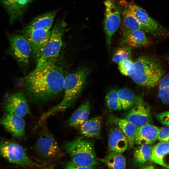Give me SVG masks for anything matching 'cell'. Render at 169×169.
I'll list each match as a JSON object with an SVG mask.
<instances>
[{"instance_id": "6da1fadb", "label": "cell", "mask_w": 169, "mask_h": 169, "mask_svg": "<svg viewBox=\"0 0 169 169\" xmlns=\"http://www.w3.org/2000/svg\"><path fill=\"white\" fill-rule=\"evenodd\" d=\"M55 62H49L36 66L23 80L30 100L44 104L59 95L63 91L65 76Z\"/></svg>"}, {"instance_id": "7a4b0ae2", "label": "cell", "mask_w": 169, "mask_h": 169, "mask_svg": "<svg viewBox=\"0 0 169 169\" xmlns=\"http://www.w3.org/2000/svg\"><path fill=\"white\" fill-rule=\"evenodd\" d=\"M88 73L86 68H81L65 76L63 88L64 94L62 100L42 115L39 120V125H42L51 115L64 112L72 105L83 88Z\"/></svg>"}, {"instance_id": "3957f363", "label": "cell", "mask_w": 169, "mask_h": 169, "mask_svg": "<svg viewBox=\"0 0 169 169\" xmlns=\"http://www.w3.org/2000/svg\"><path fill=\"white\" fill-rule=\"evenodd\" d=\"M134 63L135 71L131 76L134 82L148 88L154 87L159 84L163 76V70L157 60L150 56H142Z\"/></svg>"}, {"instance_id": "277c9868", "label": "cell", "mask_w": 169, "mask_h": 169, "mask_svg": "<svg viewBox=\"0 0 169 169\" xmlns=\"http://www.w3.org/2000/svg\"><path fill=\"white\" fill-rule=\"evenodd\" d=\"M64 146L70 156L71 161L74 163L88 167L99 165L94 145L91 141L78 137L67 141Z\"/></svg>"}, {"instance_id": "5b68a950", "label": "cell", "mask_w": 169, "mask_h": 169, "mask_svg": "<svg viewBox=\"0 0 169 169\" xmlns=\"http://www.w3.org/2000/svg\"><path fill=\"white\" fill-rule=\"evenodd\" d=\"M66 28L64 20L56 23L51 30L50 36L40 58L37 60L36 66L49 62H55L63 45V37Z\"/></svg>"}, {"instance_id": "8992f818", "label": "cell", "mask_w": 169, "mask_h": 169, "mask_svg": "<svg viewBox=\"0 0 169 169\" xmlns=\"http://www.w3.org/2000/svg\"><path fill=\"white\" fill-rule=\"evenodd\" d=\"M0 155L9 162L21 166H41L27 155L21 145L9 140L0 139Z\"/></svg>"}, {"instance_id": "52a82bcc", "label": "cell", "mask_w": 169, "mask_h": 169, "mask_svg": "<svg viewBox=\"0 0 169 169\" xmlns=\"http://www.w3.org/2000/svg\"><path fill=\"white\" fill-rule=\"evenodd\" d=\"M9 45L8 54L12 56L21 67L28 66L29 58L32 54L30 44L23 35L8 34Z\"/></svg>"}, {"instance_id": "ba28073f", "label": "cell", "mask_w": 169, "mask_h": 169, "mask_svg": "<svg viewBox=\"0 0 169 169\" xmlns=\"http://www.w3.org/2000/svg\"><path fill=\"white\" fill-rule=\"evenodd\" d=\"M35 149L39 156L49 160L56 159L62 155L57 141L46 127L42 130L35 143Z\"/></svg>"}, {"instance_id": "9c48e42d", "label": "cell", "mask_w": 169, "mask_h": 169, "mask_svg": "<svg viewBox=\"0 0 169 169\" xmlns=\"http://www.w3.org/2000/svg\"><path fill=\"white\" fill-rule=\"evenodd\" d=\"M128 8L145 32L156 36L167 34V29L151 18L142 8L134 3L129 4Z\"/></svg>"}, {"instance_id": "30bf717a", "label": "cell", "mask_w": 169, "mask_h": 169, "mask_svg": "<svg viewBox=\"0 0 169 169\" xmlns=\"http://www.w3.org/2000/svg\"><path fill=\"white\" fill-rule=\"evenodd\" d=\"M104 4L105 8L104 29L107 44L110 47L112 37L120 23L121 11L119 6L111 0H106Z\"/></svg>"}, {"instance_id": "8fae6325", "label": "cell", "mask_w": 169, "mask_h": 169, "mask_svg": "<svg viewBox=\"0 0 169 169\" xmlns=\"http://www.w3.org/2000/svg\"><path fill=\"white\" fill-rule=\"evenodd\" d=\"M125 118L137 128L150 124L151 117L149 106L142 98L137 97L134 105Z\"/></svg>"}, {"instance_id": "7c38bea8", "label": "cell", "mask_w": 169, "mask_h": 169, "mask_svg": "<svg viewBox=\"0 0 169 169\" xmlns=\"http://www.w3.org/2000/svg\"><path fill=\"white\" fill-rule=\"evenodd\" d=\"M51 32L50 30L41 29L23 34L29 41L31 46L32 54L37 60L41 56L49 41Z\"/></svg>"}, {"instance_id": "4fadbf2b", "label": "cell", "mask_w": 169, "mask_h": 169, "mask_svg": "<svg viewBox=\"0 0 169 169\" xmlns=\"http://www.w3.org/2000/svg\"><path fill=\"white\" fill-rule=\"evenodd\" d=\"M3 108L6 113L23 117L29 113L28 102L22 92L13 94L5 100Z\"/></svg>"}, {"instance_id": "5bb4252c", "label": "cell", "mask_w": 169, "mask_h": 169, "mask_svg": "<svg viewBox=\"0 0 169 169\" xmlns=\"http://www.w3.org/2000/svg\"><path fill=\"white\" fill-rule=\"evenodd\" d=\"M0 124L14 136L20 137L25 133V122L23 117L6 113L0 119Z\"/></svg>"}, {"instance_id": "9a60e30c", "label": "cell", "mask_w": 169, "mask_h": 169, "mask_svg": "<svg viewBox=\"0 0 169 169\" xmlns=\"http://www.w3.org/2000/svg\"><path fill=\"white\" fill-rule=\"evenodd\" d=\"M53 11L43 13L33 19L21 31L23 34L31 31L41 29L50 30L57 13Z\"/></svg>"}, {"instance_id": "2e32d148", "label": "cell", "mask_w": 169, "mask_h": 169, "mask_svg": "<svg viewBox=\"0 0 169 169\" xmlns=\"http://www.w3.org/2000/svg\"><path fill=\"white\" fill-rule=\"evenodd\" d=\"M159 128L148 124L137 128L135 144L140 145L153 144L157 140Z\"/></svg>"}, {"instance_id": "e0dca14e", "label": "cell", "mask_w": 169, "mask_h": 169, "mask_svg": "<svg viewBox=\"0 0 169 169\" xmlns=\"http://www.w3.org/2000/svg\"><path fill=\"white\" fill-rule=\"evenodd\" d=\"M128 146V139L120 129H115L111 132L108 141L110 151L121 153L127 150Z\"/></svg>"}, {"instance_id": "ac0fdd59", "label": "cell", "mask_w": 169, "mask_h": 169, "mask_svg": "<svg viewBox=\"0 0 169 169\" xmlns=\"http://www.w3.org/2000/svg\"><path fill=\"white\" fill-rule=\"evenodd\" d=\"M150 160L163 167H169V142L160 141L153 146Z\"/></svg>"}, {"instance_id": "d6986e66", "label": "cell", "mask_w": 169, "mask_h": 169, "mask_svg": "<svg viewBox=\"0 0 169 169\" xmlns=\"http://www.w3.org/2000/svg\"><path fill=\"white\" fill-rule=\"evenodd\" d=\"M123 40L130 47L146 46L150 44L145 32L141 30L123 31Z\"/></svg>"}, {"instance_id": "ffe728a7", "label": "cell", "mask_w": 169, "mask_h": 169, "mask_svg": "<svg viewBox=\"0 0 169 169\" xmlns=\"http://www.w3.org/2000/svg\"><path fill=\"white\" fill-rule=\"evenodd\" d=\"M110 120L112 123L118 126L127 137L130 148H133L137 128L125 118L113 116L110 117Z\"/></svg>"}, {"instance_id": "44dd1931", "label": "cell", "mask_w": 169, "mask_h": 169, "mask_svg": "<svg viewBox=\"0 0 169 169\" xmlns=\"http://www.w3.org/2000/svg\"><path fill=\"white\" fill-rule=\"evenodd\" d=\"M90 110L89 101L82 103L73 113L67 122V125L74 128L80 127L88 118Z\"/></svg>"}, {"instance_id": "7402d4cb", "label": "cell", "mask_w": 169, "mask_h": 169, "mask_svg": "<svg viewBox=\"0 0 169 169\" xmlns=\"http://www.w3.org/2000/svg\"><path fill=\"white\" fill-rule=\"evenodd\" d=\"M102 121L100 116L87 120L80 127L81 134L89 138H98L100 135Z\"/></svg>"}, {"instance_id": "603a6c76", "label": "cell", "mask_w": 169, "mask_h": 169, "mask_svg": "<svg viewBox=\"0 0 169 169\" xmlns=\"http://www.w3.org/2000/svg\"><path fill=\"white\" fill-rule=\"evenodd\" d=\"M33 0H0L9 13L12 20L19 18Z\"/></svg>"}, {"instance_id": "cb8c5ba5", "label": "cell", "mask_w": 169, "mask_h": 169, "mask_svg": "<svg viewBox=\"0 0 169 169\" xmlns=\"http://www.w3.org/2000/svg\"><path fill=\"white\" fill-rule=\"evenodd\" d=\"M99 160L109 169H126V160L121 153L110 151Z\"/></svg>"}, {"instance_id": "d4e9b609", "label": "cell", "mask_w": 169, "mask_h": 169, "mask_svg": "<svg viewBox=\"0 0 169 169\" xmlns=\"http://www.w3.org/2000/svg\"><path fill=\"white\" fill-rule=\"evenodd\" d=\"M153 146L150 145H140L134 151L133 161L136 164L141 165L150 160Z\"/></svg>"}, {"instance_id": "484cf974", "label": "cell", "mask_w": 169, "mask_h": 169, "mask_svg": "<svg viewBox=\"0 0 169 169\" xmlns=\"http://www.w3.org/2000/svg\"><path fill=\"white\" fill-rule=\"evenodd\" d=\"M117 92L122 109L130 110L134 105L137 96L131 90L125 88L119 89Z\"/></svg>"}, {"instance_id": "4316f807", "label": "cell", "mask_w": 169, "mask_h": 169, "mask_svg": "<svg viewBox=\"0 0 169 169\" xmlns=\"http://www.w3.org/2000/svg\"><path fill=\"white\" fill-rule=\"evenodd\" d=\"M123 31L141 30L144 31L141 26L136 20L128 8L122 13Z\"/></svg>"}, {"instance_id": "83f0119b", "label": "cell", "mask_w": 169, "mask_h": 169, "mask_svg": "<svg viewBox=\"0 0 169 169\" xmlns=\"http://www.w3.org/2000/svg\"><path fill=\"white\" fill-rule=\"evenodd\" d=\"M117 91L115 89H112L107 93L106 96V105L110 110L120 111L122 109Z\"/></svg>"}, {"instance_id": "f1b7e54d", "label": "cell", "mask_w": 169, "mask_h": 169, "mask_svg": "<svg viewBox=\"0 0 169 169\" xmlns=\"http://www.w3.org/2000/svg\"><path fill=\"white\" fill-rule=\"evenodd\" d=\"M158 84L159 98L163 103L169 104V74L163 76Z\"/></svg>"}, {"instance_id": "f546056e", "label": "cell", "mask_w": 169, "mask_h": 169, "mask_svg": "<svg viewBox=\"0 0 169 169\" xmlns=\"http://www.w3.org/2000/svg\"><path fill=\"white\" fill-rule=\"evenodd\" d=\"M131 47L129 46L119 48L114 53L112 59V61L118 64L129 59L131 55Z\"/></svg>"}, {"instance_id": "4dcf8cb0", "label": "cell", "mask_w": 169, "mask_h": 169, "mask_svg": "<svg viewBox=\"0 0 169 169\" xmlns=\"http://www.w3.org/2000/svg\"><path fill=\"white\" fill-rule=\"evenodd\" d=\"M118 68L120 73L126 76H131L135 70V63L129 58L118 64Z\"/></svg>"}, {"instance_id": "1f68e13d", "label": "cell", "mask_w": 169, "mask_h": 169, "mask_svg": "<svg viewBox=\"0 0 169 169\" xmlns=\"http://www.w3.org/2000/svg\"><path fill=\"white\" fill-rule=\"evenodd\" d=\"M157 140L169 142V126L165 125L159 129Z\"/></svg>"}, {"instance_id": "d6a6232c", "label": "cell", "mask_w": 169, "mask_h": 169, "mask_svg": "<svg viewBox=\"0 0 169 169\" xmlns=\"http://www.w3.org/2000/svg\"><path fill=\"white\" fill-rule=\"evenodd\" d=\"M155 117L162 125L169 126V111L157 113Z\"/></svg>"}, {"instance_id": "836d02e7", "label": "cell", "mask_w": 169, "mask_h": 169, "mask_svg": "<svg viewBox=\"0 0 169 169\" xmlns=\"http://www.w3.org/2000/svg\"><path fill=\"white\" fill-rule=\"evenodd\" d=\"M95 167L81 166L76 164L71 161L67 164L65 169H94Z\"/></svg>"}, {"instance_id": "e575fe53", "label": "cell", "mask_w": 169, "mask_h": 169, "mask_svg": "<svg viewBox=\"0 0 169 169\" xmlns=\"http://www.w3.org/2000/svg\"><path fill=\"white\" fill-rule=\"evenodd\" d=\"M141 169H156L154 166L151 165L145 166L142 167Z\"/></svg>"}, {"instance_id": "d590c367", "label": "cell", "mask_w": 169, "mask_h": 169, "mask_svg": "<svg viewBox=\"0 0 169 169\" xmlns=\"http://www.w3.org/2000/svg\"><path fill=\"white\" fill-rule=\"evenodd\" d=\"M94 169H104L102 167H97V166H96L95 167Z\"/></svg>"}, {"instance_id": "8d00e7d4", "label": "cell", "mask_w": 169, "mask_h": 169, "mask_svg": "<svg viewBox=\"0 0 169 169\" xmlns=\"http://www.w3.org/2000/svg\"><path fill=\"white\" fill-rule=\"evenodd\" d=\"M161 169H169V167H163Z\"/></svg>"}]
</instances>
